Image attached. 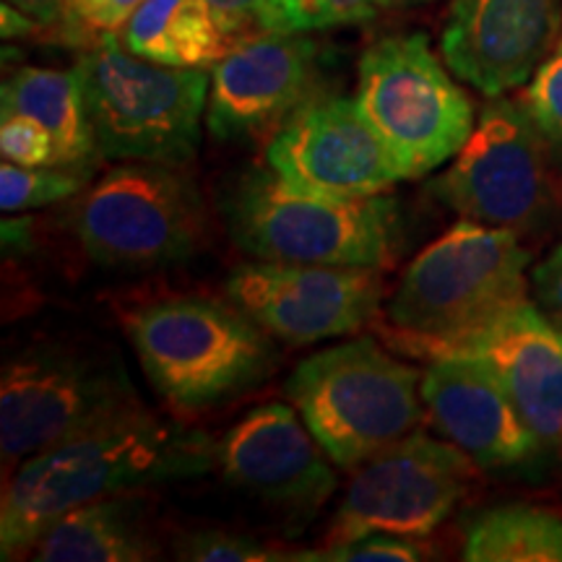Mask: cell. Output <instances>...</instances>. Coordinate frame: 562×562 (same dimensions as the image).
<instances>
[{
  "mask_svg": "<svg viewBox=\"0 0 562 562\" xmlns=\"http://www.w3.org/2000/svg\"><path fill=\"white\" fill-rule=\"evenodd\" d=\"M216 461L206 432L144 406L30 456L0 503V558H19L79 505L125 495L146 484L193 480Z\"/></svg>",
  "mask_w": 562,
  "mask_h": 562,
  "instance_id": "cell-1",
  "label": "cell"
},
{
  "mask_svg": "<svg viewBox=\"0 0 562 562\" xmlns=\"http://www.w3.org/2000/svg\"><path fill=\"white\" fill-rule=\"evenodd\" d=\"M232 240L258 261L383 269L402 245V214L389 195L307 191L250 167L220 199Z\"/></svg>",
  "mask_w": 562,
  "mask_h": 562,
  "instance_id": "cell-2",
  "label": "cell"
},
{
  "mask_svg": "<svg viewBox=\"0 0 562 562\" xmlns=\"http://www.w3.org/2000/svg\"><path fill=\"white\" fill-rule=\"evenodd\" d=\"M518 232L461 220L414 258L389 305L391 341L422 357L487 326L529 297Z\"/></svg>",
  "mask_w": 562,
  "mask_h": 562,
  "instance_id": "cell-3",
  "label": "cell"
},
{
  "mask_svg": "<svg viewBox=\"0 0 562 562\" xmlns=\"http://www.w3.org/2000/svg\"><path fill=\"white\" fill-rule=\"evenodd\" d=\"M125 328L154 391L178 412L227 404L277 364L271 334L240 307L199 294L154 300L133 311Z\"/></svg>",
  "mask_w": 562,
  "mask_h": 562,
  "instance_id": "cell-4",
  "label": "cell"
},
{
  "mask_svg": "<svg viewBox=\"0 0 562 562\" xmlns=\"http://www.w3.org/2000/svg\"><path fill=\"white\" fill-rule=\"evenodd\" d=\"M97 149L108 159L186 167L201 146L211 74L170 68L133 55L102 34L76 66Z\"/></svg>",
  "mask_w": 562,
  "mask_h": 562,
  "instance_id": "cell-5",
  "label": "cell"
},
{
  "mask_svg": "<svg viewBox=\"0 0 562 562\" xmlns=\"http://www.w3.org/2000/svg\"><path fill=\"white\" fill-rule=\"evenodd\" d=\"M419 372L372 339L307 357L284 385L307 430L339 469H360L422 422Z\"/></svg>",
  "mask_w": 562,
  "mask_h": 562,
  "instance_id": "cell-6",
  "label": "cell"
},
{
  "mask_svg": "<svg viewBox=\"0 0 562 562\" xmlns=\"http://www.w3.org/2000/svg\"><path fill=\"white\" fill-rule=\"evenodd\" d=\"M121 357L94 344L40 341L3 364L0 446L5 463L138 406Z\"/></svg>",
  "mask_w": 562,
  "mask_h": 562,
  "instance_id": "cell-7",
  "label": "cell"
},
{
  "mask_svg": "<svg viewBox=\"0 0 562 562\" xmlns=\"http://www.w3.org/2000/svg\"><path fill=\"white\" fill-rule=\"evenodd\" d=\"M68 227L97 266L161 269L201 248L206 209L182 167L131 161L70 203Z\"/></svg>",
  "mask_w": 562,
  "mask_h": 562,
  "instance_id": "cell-8",
  "label": "cell"
},
{
  "mask_svg": "<svg viewBox=\"0 0 562 562\" xmlns=\"http://www.w3.org/2000/svg\"><path fill=\"white\" fill-rule=\"evenodd\" d=\"M355 100L404 178H425L451 161L474 131L472 100L440 66L425 34L370 45L357 68Z\"/></svg>",
  "mask_w": 562,
  "mask_h": 562,
  "instance_id": "cell-9",
  "label": "cell"
},
{
  "mask_svg": "<svg viewBox=\"0 0 562 562\" xmlns=\"http://www.w3.org/2000/svg\"><path fill=\"white\" fill-rule=\"evenodd\" d=\"M554 167L521 97H492L453 165L432 180L440 203L490 227L529 232L550 214Z\"/></svg>",
  "mask_w": 562,
  "mask_h": 562,
  "instance_id": "cell-10",
  "label": "cell"
},
{
  "mask_svg": "<svg viewBox=\"0 0 562 562\" xmlns=\"http://www.w3.org/2000/svg\"><path fill=\"white\" fill-rule=\"evenodd\" d=\"M474 480V461L453 442L412 432L357 469L328 529V547L364 533L430 537Z\"/></svg>",
  "mask_w": 562,
  "mask_h": 562,
  "instance_id": "cell-11",
  "label": "cell"
},
{
  "mask_svg": "<svg viewBox=\"0 0 562 562\" xmlns=\"http://www.w3.org/2000/svg\"><path fill=\"white\" fill-rule=\"evenodd\" d=\"M227 297L273 339L315 344L349 336L378 313L381 269L252 261L227 277Z\"/></svg>",
  "mask_w": 562,
  "mask_h": 562,
  "instance_id": "cell-12",
  "label": "cell"
},
{
  "mask_svg": "<svg viewBox=\"0 0 562 562\" xmlns=\"http://www.w3.org/2000/svg\"><path fill=\"white\" fill-rule=\"evenodd\" d=\"M318 89L321 47L307 32L245 37L211 68L206 128L216 140L263 136L318 100Z\"/></svg>",
  "mask_w": 562,
  "mask_h": 562,
  "instance_id": "cell-13",
  "label": "cell"
},
{
  "mask_svg": "<svg viewBox=\"0 0 562 562\" xmlns=\"http://www.w3.org/2000/svg\"><path fill=\"white\" fill-rule=\"evenodd\" d=\"M266 165L307 191L378 195L404 180L389 144L357 100L318 97L266 146Z\"/></svg>",
  "mask_w": 562,
  "mask_h": 562,
  "instance_id": "cell-14",
  "label": "cell"
},
{
  "mask_svg": "<svg viewBox=\"0 0 562 562\" xmlns=\"http://www.w3.org/2000/svg\"><path fill=\"white\" fill-rule=\"evenodd\" d=\"M562 37V0H451L442 58L461 81L501 97L531 81Z\"/></svg>",
  "mask_w": 562,
  "mask_h": 562,
  "instance_id": "cell-15",
  "label": "cell"
},
{
  "mask_svg": "<svg viewBox=\"0 0 562 562\" xmlns=\"http://www.w3.org/2000/svg\"><path fill=\"white\" fill-rule=\"evenodd\" d=\"M328 461L300 412L281 402L248 412L216 442V463L232 487L307 516L336 490Z\"/></svg>",
  "mask_w": 562,
  "mask_h": 562,
  "instance_id": "cell-16",
  "label": "cell"
},
{
  "mask_svg": "<svg viewBox=\"0 0 562 562\" xmlns=\"http://www.w3.org/2000/svg\"><path fill=\"white\" fill-rule=\"evenodd\" d=\"M422 357H469L482 362L544 446L562 442V328L529 300L487 326L440 344Z\"/></svg>",
  "mask_w": 562,
  "mask_h": 562,
  "instance_id": "cell-17",
  "label": "cell"
},
{
  "mask_svg": "<svg viewBox=\"0 0 562 562\" xmlns=\"http://www.w3.org/2000/svg\"><path fill=\"white\" fill-rule=\"evenodd\" d=\"M419 389L435 427L476 467H524L542 453L544 440L482 362L435 357Z\"/></svg>",
  "mask_w": 562,
  "mask_h": 562,
  "instance_id": "cell-18",
  "label": "cell"
},
{
  "mask_svg": "<svg viewBox=\"0 0 562 562\" xmlns=\"http://www.w3.org/2000/svg\"><path fill=\"white\" fill-rule=\"evenodd\" d=\"M157 554L146 505L121 495L68 510L34 544L42 562H140Z\"/></svg>",
  "mask_w": 562,
  "mask_h": 562,
  "instance_id": "cell-19",
  "label": "cell"
},
{
  "mask_svg": "<svg viewBox=\"0 0 562 562\" xmlns=\"http://www.w3.org/2000/svg\"><path fill=\"white\" fill-rule=\"evenodd\" d=\"M121 42L138 58L170 68H214L237 45L209 0H144Z\"/></svg>",
  "mask_w": 562,
  "mask_h": 562,
  "instance_id": "cell-20",
  "label": "cell"
},
{
  "mask_svg": "<svg viewBox=\"0 0 562 562\" xmlns=\"http://www.w3.org/2000/svg\"><path fill=\"white\" fill-rule=\"evenodd\" d=\"M3 115H26L45 125L58 146V167L91 172L97 157L79 70L19 68L3 81Z\"/></svg>",
  "mask_w": 562,
  "mask_h": 562,
  "instance_id": "cell-21",
  "label": "cell"
},
{
  "mask_svg": "<svg viewBox=\"0 0 562 562\" xmlns=\"http://www.w3.org/2000/svg\"><path fill=\"white\" fill-rule=\"evenodd\" d=\"M469 562H562V518L537 505H497L463 539Z\"/></svg>",
  "mask_w": 562,
  "mask_h": 562,
  "instance_id": "cell-22",
  "label": "cell"
},
{
  "mask_svg": "<svg viewBox=\"0 0 562 562\" xmlns=\"http://www.w3.org/2000/svg\"><path fill=\"white\" fill-rule=\"evenodd\" d=\"M381 9V0H263L256 24L261 32L297 34L360 24Z\"/></svg>",
  "mask_w": 562,
  "mask_h": 562,
  "instance_id": "cell-23",
  "label": "cell"
},
{
  "mask_svg": "<svg viewBox=\"0 0 562 562\" xmlns=\"http://www.w3.org/2000/svg\"><path fill=\"white\" fill-rule=\"evenodd\" d=\"M87 170L76 167H21L3 161L0 167V209L11 211L42 209L74 199L89 180Z\"/></svg>",
  "mask_w": 562,
  "mask_h": 562,
  "instance_id": "cell-24",
  "label": "cell"
},
{
  "mask_svg": "<svg viewBox=\"0 0 562 562\" xmlns=\"http://www.w3.org/2000/svg\"><path fill=\"white\" fill-rule=\"evenodd\" d=\"M521 102L539 138L544 140L554 172L562 178V37L550 58L531 76Z\"/></svg>",
  "mask_w": 562,
  "mask_h": 562,
  "instance_id": "cell-25",
  "label": "cell"
},
{
  "mask_svg": "<svg viewBox=\"0 0 562 562\" xmlns=\"http://www.w3.org/2000/svg\"><path fill=\"white\" fill-rule=\"evenodd\" d=\"M175 554L180 560L191 562H271V560H290L284 554L273 552L258 539L245 537V533H232L222 529L193 531L182 537Z\"/></svg>",
  "mask_w": 562,
  "mask_h": 562,
  "instance_id": "cell-26",
  "label": "cell"
},
{
  "mask_svg": "<svg viewBox=\"0 0 562 562\" xmlns=\"http://www.w3.org/2000/svg\"><path fill=\"white\" fill-rule=\"evenodd\" d=\"M425 558V547L417 539L396 533H364L351 542L326 547L318 554H294L292 560H328V562H417Z\"/></svg>",
  "mask_w": 562,
  "mask_h": 562,
  "instance_id": "cell-27",
  "label": "cell"
},
{
  "mask_svg": "<svg viewBox=\"0 0 562 562\" xmlns=\"http://www.w3.org/2000/svg\"><path fill=\"white\" fill-rule=\"evenodd\" d=\"M0 154L21 167H58V146L50 131L26 115H3Z\"/></svg>",
  "mask_w": 562,
  "mask_h": 562,
  "instance_id": "cell-28",
  "label": "cell"
},
{
  "mask_svg": "<svg viewBox=\"0 0 562 562\" xmlns=\"http://www.w3.org/2000/svg\"><path fill=\"white\" fill-rule=\"evenodd\" d=\"M144 0H70L66 32L74 40L94 42L102 34H117Z\"/></svg>",
  "mask_w": 562,
  "mask_h": 562,
  "instance_id": "cell-29",
  "label": "cell"
},
{
  "mask_svg": "<svg viewBox=\"0 0 562 562\" xmlns=\"http://www.w3.org/2000/svg\"><path fill=\"white\" fill-rule=\"evenodd\" d=\"M531 281L539 307L562 328V245L533 269Z\"/></svg>",
  "mask_w": 562,
  "mask_h": 562,
  "instance_id": "cell-30",
  "label": "cell"
},
{
  "mask_svg": "<svg viewBox=\"0 0 562 562\" xmlns=\"http://www.w3.org/2000/svg\"><path fill=\"white\" fill-rule=\"evenodd\" d=\"M209 3L216 16H220L224 32H227L235 42H243L245 37H240V34L250 21L256 24L258 5H261L263 0H209Z\"/></svg>",
  "mask_w": 562,
  "mask_h": 562,
  "instance_id": "cell-31",
  "label": "cell"
},
{
  "mask_svg": "<svg viewBox=\"0 0 562 562\" xmlns=\"http://www.w3.org/2000/svg\"><path fill=\"white\" fill-rule=\"evenodd\" d=\"M13 9L37 21L42 30H63L66 32L68 3L70 0H5Z\"/></svg>",
  "mask_w": 562,
  "mask_h": 562,
  "instance_id": "cell-32",
  "label": "cell"
},
{
  "mask_svg": "<svg viewBox=\"0 0 562 562\" xmlns=\"http://www.w3.org/2000/svg\"><path fill=\"white\" fill-rule=\"evenodd\" d=\"M32 240V222L30 220H5L3 222V248L19 250L30 248Z\"/></svg>",
  "mask_w": 562,
  "mask_h": 562,
  "instance_id": "cell-33",
  "label": "cell"
},
{
  "mask_svg": "<svg viewBox=\"0 0 562 562\" xmlns=\"http://www.w3.org/2000/svg\"><path fill=\"white\" fill-rule=\"evenodd\" d=\"M419 3H430V0H381V9H412Z\"/></svg>",
  "mask_w": 562,
  "mask_h": 562,
  "instance_id": "cell-34",
  "label": "cell"
}]
</instances>
